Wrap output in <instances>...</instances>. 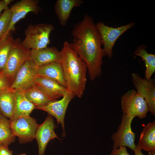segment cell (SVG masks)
<instances>
[{"instance_id":"7a4b0ae2","label":"cell","mask_w":155,"mask_h":155,"mask_svg":"<svg viewBox=\"0 0 155 155\" xmlns=\"http://www.w3.org/2000/svg\"><path fill=\"white\" fill-rule=\"evenodd\" d=\"M60 52V62L67 90L80 98L85 89L87 70L86 65L67 42H64Z\"/></svg>"},{"instance_id":"7c38bea8","label":"cell","mask_w":155,"mask_h":155,"mask_svg":"<svg viewBox=\"0 0 155 155\" xmlns=\"http://www.w3.org/2000/svg\"><path fill=\"white\" fill-rule=\"evenodd\" d=\"M75 96L73 93L68 90L61 100L52 101L45 105L35 108L47 112L56 119L58 123L61 125L63 137L66 136L64 119L66 110L69 103Z\"/></svg>"},{"instance_id":"8fae6325","label":"cell","mask_w":155,"mask_h":155,"mask_svg":"<svg viewBox=\"0 0 155 155\" xmlns=\"http://www.w3.org/2000/svg\"><path fill=\"white\" fill-rule=\"evenodd\" d=\"M133 84L137 93L144 99L149 111L155 115V81L154 78L149 80L142 78L137 73L131 74Z\"/></svg>"},{"instance_id":"30bf717a","label":"cell","mask_w":155,"mask_h":155,"mask_svg":"<svg viewBox=\"0 0 155 155\" xmlns=\"http://www.w3.org/2000/svg\"><path fill=\"white\" fill-rule=\"evenodd\" d=\"M10 121L13 134L18 137L21 141L30 142L35 138L38 125L34 119L29 116Z\"/></svg>"},{"instance_id":"484cf974","label":"cell","mask_w":155,"mask_h":155,"mask_svg":"<svg viewBox=\"0 0 155 155\" xmlns=\"http://www.w3.org/2000/svg\"><path fill=\"white\" fill-rule=\"evenodd\" d=\"M12 82L2 71H0V90L10 88Z\"/></svg>"},{"instance_id":"d4e9b609","label":"cell","mask_w":155,"mask_h":155,"mask_svg":"<svg viewBox=\"0 0 155 155\" xmlns=\"http://www.w3.org/2000/svg\"><path fill=\"white\" fill-rule=\"evenodd\" d=\"M10 17V11L8 7L4 11L0 16V41L6 37L5 34L9 25Z\"/></svg>"},{"instance_id":"1f68e13d","label":"cell","mask_w":155,"mask_h":155,"mask_svg":"<svg viewBox=\"0 0 155 155\" xmlns=\"http://www.w3.org/2000/svg\"><path fill=\"white\" fill-rule=\"evenodd\" d=\"M19 155H26V154H20Z\"/></svg>"},{"instance_id":"83f0119b","label":"cell","mask_w":155,"mask_h":155,"mask_svg":"<svg viewBox=\"0 0 155 155\" xmlns=\"http://www.w3.org/2000/svg\"><path fill=\"white\" fill-rule=\"evenodd\" d=\"M8 146L0 144V155H12V151L9 149Z\"/></svg>"},{"instance_id":"d6a6232c","label":"cell","mask_w":155,"mask_h":155,"mask_svg":"<svg viewBox=\"0 0 155 155\" xmlns=\"http://www.w3.org/2000/svg\"><path fill=\"white\" fill-rule=\"evenodd\" d=\"M1 113V112H0V113Z\"/></svg>"},{"instance_id":"4dcf8cb0","label":"cell","mask_w":155,"mask_h":155,"mask_svg":"<svg viewBox=\"0 0 155 155\" xmlns=\"http://www.w3.org/2000/svg\"><path fill=\"white\" fill-rule=\"evenodd\" d=\"M148 155H155V150L148 152Z\"/></svg>"},{"instance_id":"52a82bcc","label":"cell","mask_w":155,"mask_h":155,"mask_svg":"<svg viewBox=\"0 0 155 155\" xmlns=\"http://www.w3.org/2000/svg\"><path fill=\"white\" fill-rule=\"evenodd\" d=\"M134 25V23L131 22L121 27L113 28L105 25L102 22H98L96 24L102 39L106 55H107L109 58L112 56L113 48L117 39Z\"/></svg>"},{"instance_id":"f1b7e54d","label":"cell","mask_w":155,"mask_h":155,"mask_svg":"<svg viewBox=\"0 0 155 155\" xmlns=\"http://www.w3.org/2000/svg\"><path fill=\"white\" fill-rule=\"evenodd\" d=\"M11 0H3L0 1V16L2 11L8 7V5L12 1Z\"/></svg>"},{"instance_id":"ac0fdd59","label":"cell","mask_w":155,"mask_h":155,"mask_svg":"<svg viewBox=\"0 0 155 155\" xmlns=\"http://www.w3.org/2000/svg\"><path fill=\"white\" fill-rule=\"evenodd\" d=\"M22 91L26 98L36 107L45 105L57 100L52 98L36 84Z\"/></svg>"},{"instance_id":"7402d4cb","label":"cell","mask_w":155,"mask_h":155,"mask_svg":"<svg viewBox=\"0 0 155 155\" xmlns=\"http://www.w3.org/2000/svg\"><path fill=\"white\" fill-rule=\"evenodd\" d=\"M134 54V55L140 57L144 61L146 67L145 78L147 80L150 79L155 71V55L148 53L146 46L143 45L137 47Z\"/></svg>"},{"instance_id":"4316f807","label":"cell","mask_w":155,"mask_h":155,"mask_svg":"<svg viewBox=\"0 0 155 155\" xmlns=\"http://www.w3.org/2000/svg\"><path fill=\"white\" fill-rule=\"evenodd\" d=\"M110 155H131L127 152L125 147L121 146L117 148L113 149Z\"/></svg>"},{"instance_id":"9c48e42d","label":"cell","mask_w":155,"mask_h":155,"mask_svg":"<svg viewBox=\"0 0 155 155\" xmlns=\"http://www.w3.org/2000/svg\"><path fill=\"white\" fill-rule=\"evenodd\" d=\"M37 0H21L11 6L9 8L10 17L9 25L5 34L7 36L11 31L15 30V25L21 19L24 18L29 12L37 14L41 10Z\"/></svg>"},{"instance_id":"cb8c5ba5","label":"cell","mask_w":155,"mask_h":155,"mask_svg":"<svg viewBox=\"0 0 155 155\" xmlns=\"http://www.w3.org/2000/svg\"><path fill=\"white\" fill-rule=\"evenodd\" d=\"M14 40L9 34L0 41V71H2L5 66Z\"/></svg>"},{"instance_id":"4fadbf2b","label":"cell","mask_w":155,"mask_h":155,"mask_svg":"<svg viewBox=\"0 0 155 155\" xmlns=\"http://www.w3.org/2000/svg\"><path fill=\"white\" fill-rule=\"evenodd\" d=\"M55 126L52 116L49 114L44 121L38 125L35 137L38 146V155H44L49 141L52 139L59 138L55 132Z\"/></svg>"},{"instance_id":"2e32d148","label":"cell","mask_w":155,"mask_h":155,"mask_svg":"<svg viewBox=\"0 0 155 155\" xmlns=\"http://www.w3.org/2000/svg\"><path fill=\"white\" fill-rule=\"evenodd\" d=\"M35 84L53 99L63 97L68 91L67 89L52 79L37 76Z\"/></svg>"},{"instance_id":"6da1fadb","label":"cell","mask_w":155,"mask_h":155,"mask_svg":"<svg viewBox=\"0 0 155 155\" xmlns=\"http://www.w3.org/2000/svg\"><path fill=\"white\" fill-rule=\"evenodd\" d=\"M73 42L70 45L86 65L90 80L101 75L102 59L106 55L100 34L94 22L86 14L72 31Z\"/></svg>"},{"instance_id":"3957f363","label":"cell","mask_w":155,"mask_h":155,"mask_svg":"<svg viewBox=\"0 0 155 155\" xmlns=\"http://www.w3.org/2000/svg\"><path fill=\"white\" fill-rule=\"evenodd\" d=\"M54 29L53 26L51 24H30L25 31V37L22 44L30 50L46 48L50 43V34Z\"/></svg>"},{"instance_id":"603a6c76","label":"cell","mask_w":155,"mask_h":155,"mask_svg":"<svg viewBox=\"0 0 155 155\" xmlns=\"http://www.w3.org/2000/svg\"><path fill=\"white\" fill-rule=\"evenodd\" d=\"M15 138L11 129L9 120L0 113V144L8 146L14 141Z\"/></svg>"},{"instance_id":"f546056e","label":"cell","mask_w":155,"mask_h":155,"mask_svg":"<svg viewBox=\"0 0 155 155\" xmlns=\"http://www.w3.org/2000/svg\"><path fill=\"white\" fill-rule=\"evenodd\" d=\"M134 151L135 153V155H144L142 153L141 150L137 145L136 148Z\"/></svg>"},{"instance_id":"277c9868","label":"cell","mask_w":155,"mask_h":155,"mask_svg":"<svg viewBox=\"0 0 155 155\" xmlns=\"http://www.w3.org/2000/svg\"><path fill=\"white\" fill-rule=\"evenodd\" d=\"M21 42L20 38L14 40L2 71L12 83L19 69L26 61L29 59L30 50L24 46Z\"/></svg>"},{"instance_id":"44dd1931","label":"cell","mask_w":155,"mask_h":155,"mask_svg":"<svg viewBox=\"0 0 155 155\" xmlns=\"http://www.w3.org/2000/svg\"><path fill=\"white\" fill-rule=\"evenodd\" d=\"M148 152L155 150V122L149 123L144 127L137 145Z\"/></svg>"},{"instance_id":"5b68a950","label":"cell","mask_w":155,"mask_h":155,"mask_svg":"<svg viewBox=\"0 0 155 155\" xmlns=\"http://www.w3.org/2000/svg\"><path fill=\"white\" fill-rule=\"evenodd\" d=\"M121 104L123 114L145 118L149 111L148 106L144 98L134 90H131L123 95Z\"/></svg>"},{"instance_id":"ffe728a7","label":"cell","mask_w":155,"mask_h":155,"mask_svg":"<svg viewBox=\"0 0 155 155\" xmlns=\"http://www.w3.org/2000/svg\"><path fill=\"white\" fill-rule=\"evenodd\" d=\"M16 103L15 91L9 88L0 90V111L9 119L13 115Z\"/></svg>"},{"instance_id":"9a60e30c","label":"cell","mask_w":155,"mask_h":155,"mask_svg":"<svg viewBox=\"0 0 155 155\" xmlns=\"http://www.w3.org/2000/svg\"><path fill=\"white\" fill-rule=\"evenodd\" d=\"M37 74V76L55 80L61 85L67 88L66 83L60 61L38 67Z\"/></svg>"},{"instance_id":"ba28073f","label":"cell","mask_w":155,"mask_h":155,"mask_svg":"<svg viewBox=\"0 0 155 155\" xmlns=\"http://www.w3.org/2000/svg\"><path fill=\"white\" fill-rule=\"evenodd\" d=\"M37 67L29 59L27 60L17 72L10 88L23 91L35 84Z\"/></svg>"},{"instance_id":"8992f818","label":"cell","mask_w":155,"mask_h":155,"mask_svg":"<svg viewBox=\"0 0 155 155\" xmlns=\"http://www.w3.org/2000/svg\"><path fill=\"white\" fill-rule=\"evenodd\" d=\"M135 117L123 114L121 121L117 132L113 133L111 138L113 142V149L117 148L120 146L129 148L134 151L136 148L134 143L135 134L131 128V124Z\"/></svg>"},{"instance_id":"e0dca14e","label":"cell","mask_w":155,"mask_h":155,"mask_svg":"<svg viewBox=\"0 0 155 155\" xmlns=\"http://www.w3.org/2000/svg\"><path fill=\"white\" fill-rule=\"evenodd\" d=\"M84 2L82 0H57L55 5V9L61 26L67 24L72 9L80 7Z\"/></svg>"},{"instance_id":"d6986e66","label":"cell","mask_w":155,"mask_h":155,"mask_svg":"<svg viewBox=\"0 0 155 155\" xmlns=\"http://www.w3.org/2000/svg\"><path fill=\"white\" fill-rule=\"evenodd\" d=\"M16 103L14 113L9 119L12 121L19 118L30 116L35 106L26 97L22 91L15 90Z\"/></svg>"},{"instance_id":"5bb4252c","label":"cell","mask_w":155,"mask_h":155,"mask_svg":"<svg viewBox=\"0 0 155 155\" xmlns=\"http://www.w3.org/2000/svg\"><path fill=\"white\" fill-rule=\"evenodd\" d=\"M61 58V52L55 47L30 50L29 59L38 67L59 61Z\"/></svg>"}]
</instances>
